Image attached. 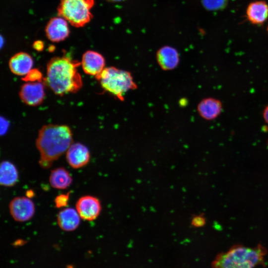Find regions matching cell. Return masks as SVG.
Wrapping results in <instances>:
<instances>
[{
	"label": "cell",
	"mask_w": 268,
	"mask_h": 268,
	"mask_svg": "<svg viewBox=\"0 0 268 268\" xmlns=\"http://www.w3.org/2000/svg\"><path fill=\"white\" fill-rule=\"evenodd\" d=\"M80 65L81 63L67 56L54 57L47 64L43 82L58 95L75 93L82 86V78L77 70Z\"/></svg>",
	"instance_id": "6da1fadb"
},
{
	"label": "cell",
	"mask_w": 268,
	"mask_h": 268,
	"mask_svg": "<svg viewBox=\"0 0 268 268\" xmlns=\"http://www.w3.org/2000/svg\"><path fill=\"white\" fill-rule=\"evenodd\" d=\"M73 143L72 134L65 125L48 124L39 130L36 145L40 153L39 164L50 168L54 161L66 152Z\"/></svg>",
	"instance_id": "7a4b0ae2"
},
{
	"label": "cell",
	"mask_w": 268,
	"mask_h": 268,
	"mask_svg": "<svg viewBox=\"0 0 268 268\" xmlns=\"http://www.w3.org/2000/svg\"><path fill=\"white\" fill-rule=\"evenodd\" d=\"M266 250L262 246L250 248L235 246L218 254L211 264L212 268H254L262 262Z\"/></svg>",
	"instance_id": "3957f363"
},
{
	"label": "cell",
	"mask_w": 268,
	"mask_h": 268,
	"mask_svg": "<svg viewBox=\"0 0 268 268\" xmlns=\"http://www.w3.org/2000/svg\"><path fill=\"white\" fill-rule=\"evenodd\" d=\"M96 78L104 90L122 101L128 91L137 88L130 72L114 67H105Z\"/></svg>",
	"instance_id": "277c9868"
},
{
	"label": "cell",
	"mask_w": 268,
	"mask_h": 268,
	"mask_svg": "<svg viewBox=\"0 0 268 268\" xmlns=\"http://www.w3.org/2000/svg\"><path fill=\"white\" fill-rule=\"evenodd\" d=\"M94 0H60L58 14L75 27H82L93 17Z\"/></svg>",
	"instance_id": "5b68a950"
},
{
	"label": "cell",
	"mask_w": 268,
	"mask_h": 268,
	"mask_svg": "<svg viewBox=\"0 0 268 268\" xmlns=\"http://www.w3.org/2000/svg\"><path fill=\"white\" fill-rule=\"evenodd\" d=\"M9 210L13 219L17 222H25L32 218L35 207L33 201L26 197H17L9 202Z\"/></svg>",
	"instance_id": "8992f818"
},
{
	"label": "cell",
	"mask_w": 268,
	"mask_h": 268,
	"mask_svg": "<svg viewBox=\"0 0 268 268\" xmlns=\"http://www.w3.org/2000/svg\"><path fill=\"white\" fill-rule=\"evenodd\" d=\"M45 85L42 81L26 82L21 86L19 92L21 100L31 106L40 105L45 96Z\"/></svg>",
	"instance_id": "52a82bcc"
},
{
	"label": "cell",
	"mask_w": 268,
	"mask_h": 268,
	"mask_svg": "<svg viewBox=\"0 0 268 268\" xmlns=\"http://www.w3.org/2000/svg\"><path fill=\"white\" fill-rule=\"evenodd\" d=\"M75 207L81 218L87 221L96 219L102 209L99 199L89 195L79 198L76 202Z\"/></svg>",
	"instance_id": "ba28073f"
},
{
	"label": "cell",
	"mask_w": 268,
	"mask_h": 268,
	"mask_svg": "<svg viewBox=\"0 0 268 268\" xmlns=\"http://www.w3.org/2000/svg\"><path fill=\"white\" fill-rule=\"evenodd\" d=\"M81 65L84 72L96 78L105 68V60L99 53L88 50L82 55Z\"/></svg>",
	"instance_id": "9c48e42d"
},
{
	"label": "cell",
	"mask_w": 268,
	"mask_h": 268,
	"mask_svg": "<svg viewBox=\"0 0 268 268\" xmlns=\"http://www.w3.org/2000/svg\"><path fill=\"white\" fill-rule=\"evenodd\" d=\"M68 23L65 19L59 16L51 18L45 27L47 37L53 42L65 40L70 33Z\"/></svg>",
	"instance_id": "30bf717a"
},
{
	"label": "cell",
	"mask_w": 268,
	"mask_h": 268,
	"mask_svg": "<svg viewBox=\"0 0 268 268\" xmlns=\"http://www.w3.org/2000/svg\"><path fill=\"white\" fill-rule=\"evenodd\" d=\"M90 152L83 144L72 143L66 152V159L68 164L74 169L85 166L90 160Z\"/></svg>",
	"instance_id": "8fae6325"
},
{
	"label": "cell",
	"mask_w": 268,
	"mask_h": 268,
	"mask_svg": "<svg viewBox=\"0 0 268 268\" xmlns=\"http://www.w3.org/2000/svg\"><path fill=\"white\" fill-rule=\"evenodd\" d=\"M199 115L203 119L211 121L216 119L223 111L221 101L215 98L207 97L201 100L197 106Z\"/></svg>",
	"instance_id": "7c38bea8"
},
{
	"label": "cell",
	"mask_w": 268,
	"mask_h": 268,
	"mask_svg": "<svg viewBox=\"0 0 268 268\" xmlns=\"http://www.w3.org/2000/svg\"><path fill=\"white\" fill-rule=\"evenodd\" d=\"M156 60L158 65L163 70H170L175 69L178 66L180 56L175 48L165 46L157 51Z\"/></svg>",
	"instance_id": "4fadbf2b"
},
{
	"label": "cell",
	"mask_w": 268,
	"mask_h": 268,
	"mask_svg": "<svg viewBox=\"0 0 268 268\" xmlns=\"http://www.w3.org/2000/svg\"><path fill=\"white\" fill-rule=\"evenodd\" d=\"M33 60L28 53L18 52L11 57L8 66L10 71L15 75L25 76L32 69Z\"/></svg>",
	"instance_id": "5bb4252c"
},
{
	"label": "cell",
	"mask_w": 268,
	"mask_h": 268,
	"mask_svg": "<svg viewBox=\"0 0 268 268\" xmlns=\"http://www.w3.org/2000/svg\"><path fill=\"white\" fill-rule=\"evenodd\" d=\"M80 218L76 209L68 207L59 211L57 219L58 224L62 230L72 231L78 227Z\"/></svg>",
	"instance_id": "9a60e30c"
},
{
	"label": "cell",
	"mask_w": 268,
	"mask_h": 268,
	"mask_svg": "<svg viewBox=\"0 0 268 268\" xmlns=\"http://www.w3.org/2000/svg\"><path fill=\"white\" fill-rule=\"evenodd\" d=\"M246 15L251 23L262 24L268 18V4L262 0L251 2L247 8Z\"/></svg>",
	"instance_id": "2e32d148"
},
{
	"label": "cell",
	"mask_w": 268,
	"mask_h": 268,
	"mask_svg": "<svg viewBox=\"0 0 268 268\" xmlns=\"http://www.w3.org/2000/svg\"><path fill=\"white\" fill-rule=\"evenodd\" d=\"M18 180V172L15 166L11 162L3 161L0 166V184L10 187L15 185Z\"/></svg>",
	"instance_id": "e0dca14e"
},
{
	"label": "cell",
	"mask_w": 268,
	"mask_h": 268,
	"mask_svg": "<svg viewBox=\"0 0 268 268\" xmlns=\"http://www.w3.org/2000/svg\"><path fill=\"white\" fill-rule=\"evenodd\" d=\"M72 179L69 172L64 167L52 170L49 176L51 186L57 189H66L72 183Z\"/></svg>",
	"instance_id": "ac0fdd59"
},
{
	"label": "cell",
	"mask_w": 268,
	"mask_h": 268,
	"mask_svg": "<svg viewBox=\"0 0 268 268\" xmlns=\"http://www.w3.org/2000/svg\"><path fill=\"white\" fill-rule=\"evenodd\" d=\"M228 0H202L204 7L209 10H217L224 8Z\"/></svg>",
	"instance_id": "d6986e66"
},
{
	"label": "cell",
	"mask_w": 268,
	"mask_h": 268,
	"mask_svg": "<svg viewBox=\"0 0 268 268\" xmlns=\"http://www.w3.org/2000/svg\"><path fill=\"white\" fill-rule=\"evenodd\" d=\"M22 79L26 82L41 81L43 79L42 73L37 68L31 69Z\"/></svg>",
	"instance_id": "ffe728a7"
},
{
	"label": "cell",
	"mask_w": 268,
	"mask_h": 268,
	"mask_svg": "<svg viewBox=\"0 0 268 268\" xmlns=\"http://www.w3.org/2000/svg\"><path fill=\"white\" fill-rule=\"evenodd\" d=\"M70 192L57 196L54 201L55 206L60 208L67 206L69 199Z\"/></svg>",
	"instance_id": "44dd1931"
},
{
	"label": "cell",
	"mask_w": 268,
	"mask_h": 268,
	"mask_svg": "<svg viewBox=\"0 0 268 268\" xmlns=\"http://www.w3.org/2000/svg\"><path fill=\"white\" fill-rule=\"evenodd\" d=\"M205 222V219L202 215H196L191 220V224L195 227H202Z\"/></svg>",
	"instance_id": "7402d4cb"
},
{
	"label": "cell",
	"mask_w": 268,
	"mask_h": 268,
	"mask_svg": "<svg viewBox=\"0 0 268 268\" xmlns=\"http://www.w3.org/2000/svg\"><path fill=\"white\" fill-rule=\"evenodd\" d=\"M32 47L35 50L40 52L43 51L44 49V43L41 40H36L33 43Z\"/></svg>",
	"instance_id": "603a6c76"
},
{
	"label": "cell",
	"mask_w": 268,
	"mask_h": 268,
	"mask_svg": "<svg viewBox=\"0 0 268 268\" xmlns=\"http://www.w3.org/2000/svg\"><path fill=\"white\" fill-rule=\"evenodd\" d=\"M263 118L265 122L268 125V105L263 110Z\"/></svg>",
	"instance_id": "cb8c5ba5"
},
{
	"label": "cell",
	"mask_w": 268,
	"mask_h": 268,
	"mask_svg": "<svg viewBox=\"0 0 268 268\" xmlns=\"http://www.w3.org/2000/svg\"><path fill=\"white\" fill-rule=\"evenodd\" d=\"M3 121H4V123H2V122L1 121V123L3 125V126L1 125V134L2 132L3 133H4L6 131L7 129V127H8L7 122L5 119H4Z\"/></svg>",
	"instance_id": "d4e9b609"
},
{
	"label": "cell",
	"mask_w": 268,
	"mask_h": 268,
	"mask_svg": "<svg viewBox=\"0 0 268 268\" xmlns=\"http://www.w3.org/2000/svg\"><path fill=\"white\" fill-rule=\"evenodd\" d=\"M26 195L27 197H28L29 198H31L33 197L34 196V194L33 191L28 190V191H27Z\"/></svg>",
	"instance_id": "484cf974"
},
{
	"label": "cell",
	"mask_w": 268,
	"mask_h": 268,
	"mask_svg": "<svg viewBox=\"0 0 268 268\" xmlns=\"http://www.w3.org/2000/svg\"><path fill=\"white\" fill-rule=\"evenodd\" d=\"M55 46H54L53 45H51L49 47V50L50 52L53 51L55 50Z\"/></svg>",
	"instance_id": "4316f807"
},
{
	"label": "cell",
	"mask_w": 268,
	"mask_h": 268,
	"mask_svg": "<svg viewBox=\"0 0 268 268\" xmlns=\"http://www.w3.org/2000/svg\"><path fill=\"white\" fill-rule=\"evenodd\" d=\"M107 0L111 1H119L122 0Z\"/></svg>",
	"instance_id": "83f0119b"
},
{
	"label": "cell",
	"mask_w": 268,
	"mask_h": 268,
	"mask_svg": "<svg viewBox=\"0 0 268 268\" xmlns=\"http://www.w3.org/2000/svg\"><path fill=\"white\" fill-rule=\"evenodd\" d=\"M267 31H268V27H267Z\"/></svg>",
	"instance_id": "f1b7e54d"
}]
</instances>
